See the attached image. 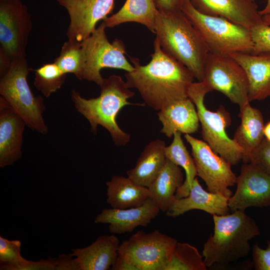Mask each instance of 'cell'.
Wrapping results in <instances>:
<instances>
[{
	"label": "cell",
	"instance_id": "obj_38",
	"mask_svg": "<svg viewBox=\"0 0 270 270\" xmlns=\"http://www.w3.org/2000/svg\"><path fill=\"white\" fill-rule=\"evenodd\" d=\"M259 12L262 16L270 14V0H267L265 7L262 10H260Z\"/></svg>",
	"mask_w": 270,
	"mask_h": 270
},
{
	"label": "cell",
	"instance_id": "obj_40",
	"mask_svg": "<svg viewBox=\"0 0 270 270\" xmlns=\"http://www.w3.org/2000/svg\"><path fill=\"white\" fill-rule=\"evenodd\" d=\"M262 19L264 24L270 26V14L262 16Z\"/></svg>",
	"mask_w": 270,
	"mask_h": 270
},
{
	"label": "cell",
	"instance_id": "obj_18",
	"mask_svg": "<svg viewBox=\"0 0 270 270\" xmlns=\"http://www.w3.org/2000/svg\"><path fill=\"white\" fill-rule=\"evenodd\" d=\"M229 198L204 190L198 178L194 180L188 195L176 199L166 212L170 217H176L192 210H200L211 214L226 215L229 214Z\"/></svg>",
	"mask_w": 270,
	"mask_h": 270
},
{
	"label": "cell",
	"instance_id": "obj_7",
	"mask_svg": "<svg viewBox=\"0 0 270 270\" xmlns=\"http://www.w3.org/2000/svg\"><path fill=\"white\" fill-rule=\"evenodd\" d=\"M212 91L204 81L193 82L188 88V96L196 108L204 140L232 166L237 164L242 160V150L226 132V128L231 124L230 114L222 106L216 112L210 110L205 106L204 96Z\"/></svg>",
	"mask_w": 270,
	"mask_h": 270
},
{
	"label": "cell",
	"instance_id": "obj_32",
	"mask_svg": "<svg viewBox=\"0 0 270 270\" xmlns=\"http://www.w3.org/2000/svg\"><path fill=\"white\" fill-rule=\"evenodd\" d=\"M254 47L252 54L270 52V26L262 23L250 29Z\"/></svg>",
	"mask_w": 270,
	"mask_h": 270
},
{
	"label": "cell",
	"instance_id": "obj_8",
	"mask_svg": "<svg viewBox=\"0 0 270 270\" xmlns=\"http://www.w3.org/2000/svg\"><path fill=\"white\" fill-rule=\"evenodd\" d=\"M26 58L12 62L0 78V94L24 120L32 130L46 134L48 128L44 118L46 108L43 98L34 96L27 80L28 72Z\"/></svg>",
	"mask_w": 270,
	"mask_h": 270
},
{
	"label": "cell",
	"instance_id": "obj_27",
	"mask_svg": "<svg viewBox=\"0 0 270 270\" xmlns=\"http://www.w3.org/2000/svg\"><path fill=\"white\" fill-rule=\"evenodd\" d=\"M182 133L176 132L173 140L165 148L166 158L176 164L183 168L186 172V178L183 184L176 194V198L179 199L188 196L192 183L198 176L194 158L190 154L182 138Z\"/></svg>",
	"mask_w": 270,
	"mask_h": 270
},
{
	"label": "cell",
	"instance_id": "obj_14",
	"mask_svg": "<svg viewBox=\"0 0 270 270\" xmlns=\"http://www.w3.org/2000/svg\"><path fill=\"white\" fill-rule=\"evenodd\" d=\"M236 184V191L228 201L232 212L270 206V176L255 165L242 164Z\"/></svg>",
	"mask_w": 270,
	"mask_h": 270
},
{
	"label": "cell",
	"instance_id": "obj_13",
	"mask_svg": "<svg viewBox=\"0 0 270 270\" xmlns=\"http://www.w3.org/2000/svg\"><path fill=\"white\" fill-rule=\"evenodd\" d=\"M70 16L68 40L82 42L88 38L97 23L112 12L114 0H56Z\"/></svg>",
	"mask_w": 270,
	"mask_h": 270
},
{
	"label": "cell",
	"instance_id": "obj_1",
	"mask_svg": "<svg viewBox=\"0 0 270 270\" xmlns=\"http://www.w3.org/2000/svg\"><path fill=\"white\" fill-rule=\"evenodd\" d=\"M152 60L140 65L139 59L130 58L134 69L124 76L128 87L139 92L144 104L160 110L170 104L188 98L194 76L182 63L165 53L156 38Z\"/></svg>",
	"mask_w": 270,
	"mask_h": 270
},
{
	"label": "cell",
	"instance_id": "obj_20",
	"mask_svg": "<svg viewBox=\"0 0 270 270\" xmlns=\"http://www.w3.org/2000/svg\"><path fill=\"white\" fill-rule=\"evenodd\" d=\"M118 238L112 234L98 236L92 244L72 250L80 270H108L115 263L120 246Z\"/></svg>",
	"mask_w": 270,
	"mask_h": 270
},
{
	"label": "cell",
	"instance_id": "obj_10",
	"mask_svg": "<svg viewBox=\"0 0 270 270\" xmlns=\"http://www.w3.org/2000/svg\"><path fill=\"white\" fill-rule=\"evenodd\" d=\"M103 22L87 38L82 41L86 56V64L83 80L93 82L98 86L104 78L100 70L105 68L121 69L126 72L134 69L124 54V42L116 38L110 42L105 32Z\"/></svg>",
	"mask_w": 270,
	"mask_h": 270
},
{
	"label": "cell",
	"instance_id": "obj_6",
	"mask_svg": "<svg viewBox=\"0 0 270 270\" xmlns=\"http://www.w3.org/2000/svg\"><path fill=\"white\" fill-rule=\"evenodd\" d=\"M177 240L155 230H140L120 244L111 270H166Z\"/></svg>",
	"mask_w": 270,
	"mask_h": 270
},
{
	"label": "cell",
	"instance_id": "obj_21",
	"mask_svg": "<svg viewBox=\"0 0 270 270\" xmlns=\"http://www.w3.org/2000/svg\"><path fill=\"white\" fill-rule=\"evenodd\" d=\"M162 124L160 132L168 138L176 132L192 134L199 128V118L194 102L186 98L176 100L165 106L158 112Z\"/></svg>",
	"mask_w": 270,
	"mask_h": 270
},
{
	"label": "cell",
	"instance_id": "obj_33",
	"mask_svg": "<svg viewBox=\"0 0 270 270\" xmlns=\"http://www.w3.org/2000/svg\"><path fill=\"white\" fill-rule=\"evenodd\" d=\"M270 176V141L264 138L252 153L250 162Z\"/></svg>",
	"mask_w": 270,
	"mask_h": 270
},
{
	"label": "cell",
	"instance_id": "obj_11",
	"mask_svg": "<svg viewBox=\"0 0 270 270\" xmlns=\"http://www.w3.org/2000/svg\"><path fill=\"white\" fill-rule=\"evenodd\" d=\"M204 82L220 92L240 109L250 102L248 82L244 70L229 55L209 52L204 66Z\"/></svg>",
	"mask_w": 270,
	"mask_h": 270
},
{
	"label": "cell",
	"instance_id": "obj_15",
	"mask_svg": "<svg viewBox=\"0 0 270 270\" xmlns=\"http://www.w3.org/2000/svg\"><path fill=\"white\" fill-rule=\"evenodd\" d=\"M24 120L0 96V167L10 166L22 156Z\"/></svg>",
	"mask_w": 270,
	"mask_h": 270
},
{
	"label": "cell",
	"instance_id": "obj_34",
	"mask_svg": "<svg viewBox=\"0 0 270 270\" xmlns=\"http://www.w3.org/2000/svg\"><path fill=\"white\" fill-rule=\"evenodd\" d=\"M266 249L260 248L256 244L252 248L254 269L256 270H270V240H268Z\"/></svg>",
	"mask_w": 270,
	"mask_h": 270
},
{
	"label": "cell",
	"instance_id": "obj_16",
	"mask_svg": "<svg viewBox=\"0 0 270 270\" xmlns=\"http://www.w3.org/2000/svg\"><path fill=\"white\" fill-rule=\"evenodd\" d=\"M200 12L220 16L250 29L263 23L255 0H189Z\"/></svg>",
	"mask_w": 270,
	"mask_h": 270
},
{
	"label": "cell",
	"instance_id": "obj_29",
	"mask_svg": "<svg viewBox=\"0 0 270 270\" xmlns=\"http://www.w3.org/2000/svg\"><path fill=\"white\" fill-rule=\"evenodd\" d=\"M203 256L194 246L177 242L166 270H206Z\"/></svg>",
	"mask_w": 270,
	"mask_h": 270
},
{
	"label": "cell",
	"instance_id": "obj_26",
	"mask_svg": "<svg viewBox=\"0 0 270 270\" xmlns=\"http://www.w3.org/2000/svg\"><path fill=\"white\" fill-rule=\"evenodd\" d=\"M154 0H126L116 13L103 20L106 28H113L120 24L136 22L144 26L156 34L155 22L158 13Z\"/></svg>",
	"mask_w": 270,
	"mask_h": 270
},
{
	"label": "cell",
	"instance_id": "obj_5",
	"mask_svg": "<svg viewBox=\"0 0 270 270\" xmlns=\"http://www.w3.org/2000/svg\"><path fill=\"white\" fill-rule=\"evenodd\" d=\"M181 10L198 32L209 52L222 55L252 54L254 44L250 29L220 16L204 14L183 0Z\"/></svg>",
	"mask_w": 270,
	"mask_h": 270
},
{
	"label": "cell",
	"instance_id": "obj_2",
	"mask_svg": "<svg viewBox=\"0 0 270 270\" xmlns=\"http://www.w3.org/2000/svg\"><path fill=\"white\" fill-rule=\"evenodd\" d=\"M156 38L162 50L184 65L198 82L204 78V66L209 50L202 38L182 10L158 12Z\"/></svg>",
	"mask_w": 270,
	"mask_h": 270
},
{
	"label": "cell",
	"instance_id": "obj_36",
	"mask_svg": "<svg viewBox=\"0 0 270 270\" xmlns=\"http://www.w3.org/2000/svg\"><path fill=\"white\" fill-rule=\"evenodd\" d=\"M182 2L183 0H154L158 11L164 13L181 10Z\"/></svg>",
	"mask_w": 270,
	"mask_h": 270
},
{
	"label": "cell",
	"instance_id": "obj_12",
	"mask_svg": "<svg viewBox=\"0 0 270 270\" xmlns=\"http://www.w3.org/2000/svg\"><path fill=\"white\" fill-rule=\"evenodd\" d=\"M184 137L191 146L197 174L204 182L208 191L230 198L232 191L229 187L234 186L237 179L232 165L214 152L204 140L190 134H184Z\"/></svg>",
	"mask_w": 270,
	"mask_h": 270
},
{
	"label": "cell",
	"instance_id": "obj_31",
	"mask_svg": "<svg viewBox=\"0 0 270 270\" xmlns=\"http://www.w3.org/2000/svg\"><path fill=\"white\" fill-rule=\"evenodd\" d=\"M21 242L0 236V270H18L26 260L20 254Z\"/></svg>",
	"mask_w": 270,
	"mask_h": 270
},
{
	"label": "cell",
	"instance_id": "obj_9",
	"mask_svg": "<svg viewBox=\"0 0 270 270\" xmlns=\"http://www.w3.org/2000/svg\"><path fill=\"white\" fill-rule=\"evenodd\" d=\"M32 28L27 6L21 0H0V74L12 62L26 58V48Z\"/></svg>",
	"mask_w": 270,
	"mask_h": 270
},
{
	"label": "cell",
	"instance_id": "obj_28",
	"mask_svg": "<svg viewBox=\"0 0 270 270\" xmlns=\"http://www.w3.org/2000/svg\"><path fill=\"white\" fill-rule=\"evenodd\" d=\"M54 62L64 73L73 74L78 80H83L86 56L82 42L68 40Z\"/></svg>",
	"mask_w": 270,
	"mask_h": 270
},
{
	"label": "cell",
	"instance_id": "obj_25",
	"mask_svg": "<svg viewBox=\"0 0 270 270\" xmlns=\"http://www.w3.org/2000/svg\"><path fill=\"white\" fill-rule=\"evenodd\" d=\"M106 185V202L114 208L139 206L150 196L148 188L134 184L128 177L114 176Z\"/></svg>",
	"mask_w": 270,
	"mask_h": 270
},
{
	"label": "cell",
	"instance_id": "obj_17",
	"mask_svg": "<svg viewBox=\"0 0 270 270\" xmlns=\"http://www.w3.org/2000/svg\"><path fill=\"white\" fill-rule=\"evenodd\" d=\"M160 211L150 197L141 206L124 209L104 208L95 218L96 224H108L112 234L132 232L138 226H146Z\"/></svg>",
	"mask_w": 270,
	"mask_h": 270
},
{
	"label": "cell",
	"instance_id": "obj_24",
	"mask_svg": "<svg viewBox=\"0 0 270 270\" xmlns=\"http://www.w3.org/2000/svg\"><path fill=\"white\" fill-rule=\"evenodd\" d=\"M184 181L181 167L166 158L164 165L148 188L150 197L160 210L167 212L176 199L178 189Z\"/></svg>",
	"mask_w": 270,
	"mask_h": 270
},
{
	"label": "cell",
	"instance_id": "obj_39",
	"mask_svg": "<svg viewBox=\"0 0 270 270\" xmlns=\"http://www.w3.org/2000/svg\"><path fill=\"white\" fill-rule=\"evenodd\" d=\"M264 133L265 138L270 141V121L264 126Z\"/></svg>",
	"mask_w": 270,
	"mask_h": 270
},
{
	"label": "cell",
	"instance_id": "obj_30",
	"mask_svg": "<svg viewBox=\"0 0 270 270\" xmlns=\"http://www.w3.org/2000/svg\"><path fill=\"white\" fill-rule=\"evenodd\" d=\"M32 70L35 72L34 84L46 98L60 88L66 80V74L54 62Z\"/></svg>",
	"mask_w": 270,
	"mask_h": 270
},
{
	"label": "cell",
	"instance_id": "obj_35",
	"mask_svg": "<svg viewBox=\"0 0 270 270\" xmlns=\"http://www.w3.org/2000/svg\"><path fill=\"white\" fill-rule=\"evenodd\" d=\"M56 258L48 256L46 260L38 261L26 260L18 270H56Z\"/></svg>",
	"mask_w": 270,
	"mask_h": 270
},
{
	"label": "cell",
	"instance_id": "obj_4",
	"mask_svg": "<svg viewBox=\"0 0 270 270\" xmlns=\"http://www.w3.org/2000/svg\"><path fill=\"white\" fill-rule=\"evenodd\" d=\"M212 218L214 234L204 244L202 252L206 266H224L246 256L250 250L249 240L260 234L254 220L240 210L212 214Z\"/></svg>",
	"mask_w": 270,
	"mask_h": 270
},
{
	"label": "cell",
	"instance_id": "obj_19",
	"mask_svg": "<svg viewBox=\"0 0 270 270\" xmlns=\"http://www.w3.org/2000/svg\"><path fill=\"white\" fill-rule=\"evenodd\" d=\"M229 56L244 70L248 82L250 102L270 98V52H236Z\"/></svg>",
	"mask_w": 270,
	"mask_h": 270
},
{
	"label": "cell",
	"instance_id": "obj_22",
	"mask_svg": "<svg viewBox=\"0 0 270 270\" xmlns=\"http://www.w3.org/2000/svg\"><path fill=\"white\" fill-rule=\"evenodd\" d=\"M241 123L233 140L242 149L244 164L250 162V157L264 138V122L261 112L250 103L240 109Z\"/></svg>",
	"mask_w": 270,
	"mask_h": 270
},
{
	"label": "cell",
	"instance_id": "obj_23",
	"mask_svg": "<svg viewBox=\"0 0 270 270\" xmlns=\"http://www.w3.org/2000/svg\"><path fill=\"white\" fill-rule=\"evenodd\" d=\"M166 144L157 139L148 143L140 154L135 166L126 172L134 184L148 188L164 165Z\"/></svg>",
	"mask_w": 270,
	"mask_h": 270
},
{
	"label": "cell",
	"instance_id": "obj_3",
	"mask_svg": "<svg viewBox=\"0 0 270 270\" xmlns=\"http://www.w3.org/2000/svg\"><path fill=\"white\" fill-rule=\"evenodd\" d=\"M100 94L96 98L86 99L75 90L71 92L72 100L77 110L88 121L92 132L95 134L98 125L110 134L116 146H125L130 140V134L122 130L116 122L120 110L125 106L144 104H132L128 100L134 95L122 77L111 75L104 78L100 86Z\"/></svg>",
	"mask_w": 270,
	"mask_h": 270
},
{
	"label": "cell",
	"instance_id": "obj_37",
	"mask_svg": "<svg viewBox=\"0 0 270 270\" xmlns=\"http://www.w3.org/2000/svg\"><path fill=\"white\" fill-rule=\"evenodd\" d=\"M72 256L62 254L56 258V270H80V266Z\"/></svg>",
	"mask_w": 270,
	"mask_h": 270
}]
</instances>
